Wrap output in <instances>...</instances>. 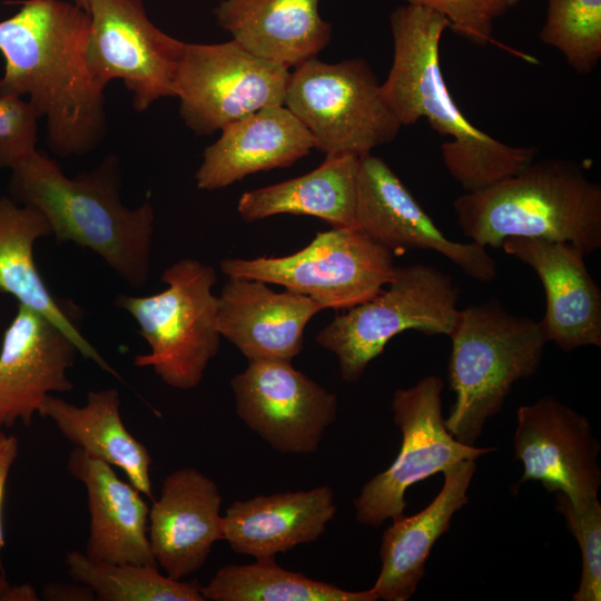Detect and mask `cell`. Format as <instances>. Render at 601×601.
<instances>
[{"label": "cell", "mask_w": 601, "mask_h": 601, "mask_svg": "<svg viewBox=\"0 0 601 601\" xmlns=\"http://www.w3.org/2000/svg\"><path fill=\"white\" fill-rule=\"evenodd\" d=\"M0 21V95L29 97L46 118L47 145L61 158L95 150L107 134L105 88L86 58L90 14L63 0H22Z\"/></svg>", "instance_id": "1"}, {"label": "cell", "mask_w": 601, "mask_h": 601, "mask_svg": "<svg viewBox=\"0 0 601 601\" xmlns=\"http://www.w3.org/2000/svg\"><path fill=\"white\" fill-rule=\"evenodd\" d=\"M390 27L394 55L382 95L402 126L426 118L435 131L452 138L442 144V157L465 193L512 177L535 160L536 147L503 144L474 127L456 106L440 65L441 38L450 28L445 17L406 3L391 12Z\"/></svg>", "instance_id": "2"}, {"label": "cell", "mask_w": 601, "mask_h": 601, "mask_svg": "<svg viewBox=\"0 0 601 601\" xmlns=\"http://www.w3.org/2000/svg\"><path fill=\"white\" fill-rule=\"evenodd\" d=\"M120 178L114 155L70 178L36 149L11 169L9 188L17 203L43 214L58 243L95 252L127 284L140 288L149 275L155 210L149 199L135 209L125 207Z\"/></svg>", "instance_id": "3"}, {"label": "cell", "mask_w": 601, "mask_h": 601, "mask_svg": "<svg viewBox=\"0 0 601 601\" xmlns=\"http://www.w3.org/2000/svg\"><path fill=\"white\" fill-rule=\"evenodd\" d=\"M462 233L484 247L510 237L568 243L587 256L601 248V186L563 159L532 161L519 174L459 196Z\"/></svg>", "instance_id": "4"}, {"label": "cell", "mask_w": 601, "mask_h": 601, "mask_svg": "<svg viewBox=\"0 0 601 601\" xmlns=\"http://www.w3.org/2000/svg\"><path fill=\"white\" fill-rule=\"evenodd\" d=\"M450 338L455 401L444 423L457 441L474 445L513 385L538 371L548 342L540 322L511 314L497 299L460 309Z\"/></svg>", "instance_id": "5"}, {"label": "cell", "mask_w": 601, "mask_h": 601, "mask_svg": "<svg viewBox=\"0 0 601 601\" xmlns=\"http://www.w3.org/2000/svg\"><path fill=\"white\" fill-rule=\"evenodd\" d=\"M161 279L167 288L160 293L119 295L115 304L135 318L139 335L150 347L148 354L137 355L134 364L151 367L173 388L193 390L201 383L220 346L218 297L211 290L216 270L184 258L169 266Z\"/></svg>", "instance_id": "6"}, {"label": "cell", "mask_w": 601, "mask_h": 601, "mask_svg": "<svg viewBox=\"0 0 601 601\" xmlns=\"http://www.w3.org/2000/svg\"><path fill=\"white\" fill-rule=\"evenodd\" d=\"M460 288L446 273L426 264L395 267L390 283L373 298L334 317L316 342L334 353L342 378L361 380L386 344L404 331L450 336L460 309Z\"/></svg>", "instance_id": "7"}, {"label": "cell", "mask_w": 601, "mask_h": 601, "mask_svg": "<svg viewBox=\"0 0 601 601\" xmlns=\"http://www.w3.org/2000/svg\"><path fill=\"white\" fill-rule=\"evenodd\" d=\"M284 106L326 155L362 157L393 141L402 128L362 58L326 63L315 57L296 66Z\"/></svg>", "instance_id": "8"}, {"label": "cell", "mask_w": 601, "mask_h": 601, "mask_svg": "<svg viewBox=\"0 0 601 601\" xmlns=\"http://www.w3.org/2000/svg\"><path fill=\"white\" fill-rule=\"evenodd\" d=\"M394 255L358 228L317 233L303 249L283 257L225 258L223 273L259 279L305 295L324 309H348L377 295L392 279Z\"/></svg>", "instance_id": "9"}, {"label": "cell", "mask_w": 601, "mask_h": 601, "mask_svg": "<svg viewBox=\"0 0 601 601\" xmlns=\"http://www.w3.org/2000/svg\"><path fill=\"white\" fill-rule=\"evenodd\" d=\"M443 381L428 375L407 388H397L391 402L393 421L402 445L392 464L373 476L354 499L355 519L377 528L404 514L405 492L413 484L443 472L459 462L476 460L496 451L457 441L442 414Z\"/></svg>", "instance_id": "10"}, {"label": "cell", "mask_w": 601, "mask_h": 601, "mask_svg": "<svg viewBox=\"0 0 601 601\" xmlns=\"http://www.w3.org/2000/svg\"><path fill=\"white\" fill-rule=\"evenodd\" d=\"M289 75L235 40L185 42L175 80L179 114L195 134L211 135L262 108L284 105Z\"/></svg>", "instance_id": "11"}, {"label": "cell", "mask_w": 601, "mask_h": 601, "mask_svg": "<svg viewBox=\"0 0 601 601\" xmlns=\"http://www.w3.org/2000/svg\"><path fill=\"white\" fill-rule=\"evenodd\" d=\"M87 66L106 88L121 79L136 111L175 97V80L185 42L157 28L141 0H89Z\"/></svg>", "instance_id": "12"}, {"label": "cell", "mask_w": 601, "mask_h": 601, "mask_svg": "<svg viewBox=\"0 0 601 601\" xmlns=\"http://www.w3.org/2000/svg\"><path fill=\"white\" fill-rule=\"evenodd\" d=\"M230 386L236 414L272 449L284 454L317 451L336 420L335 394L285 361H253Z\"/></svg>", "instance_id": "13"}, {"label": "cell", "mask_w": 601, "mask_h": 601, "mask_svg": "<svg viewBox=\"0 0 601 601\" xmlns=\"http://www.w3.org/2000/svg\"><path fill=\"white\" fill-rule=\"evenodd\" d=\"M513 449L523 464L516 491L526 481H538L548 492L563 494L575 509L598 497L600 442L590 420L555 397L518 408Z\"/></svg>", "instance_id": "14"}, {"label": "cell", "mask_w": 601, "mask_h": 601, "mask_svg": "<svg viewBox=\"0 0 601 601\" xmlns=\"http://www.w3.org/2000/svg\"><path fill=\"white\" fill-rule=\"evenodd\" d=\"M356 225L394 256L428 249L479 282L490 283L497 276L496 262L486 247L449 239L392 168L372 154L358 158Z\"/></svg>", "instance_id": "15"}, {"label": "cell", "mask_w": 601, "mask_h": 601, "mask_svg": "<svg viewBox=\"0 0 601 601\" xmlns=\"http://www.w3.org/2000/svg\"><path fill=\"white\" fill-rule=\"evenodd\" d=\"M78 353L52 322L18 304L0 347L1 426L30 425L49 395L72 391L68 371Z\"/></svg>", "instance_id": "16"}, {"label": "cell", "mask_w": 601, "mask_h": 601, "mask_svg": "<svg viewBox=\"0 0 601 601\" xmlns=\"http://www.w3.org/2000/svg\"><path fill=\"white\" fill-rule=\"evenodd\" d=\"M223 499L215 481L195 467L170 472L148 514L154 559L175 580L199 571L224 540Z\"/></svg>", "instance_id": "17"}, {"label": "cell", "mask_w": 601, "mask_h": 601, "mask_svg": "<svg viewBox=\"0 0 601 601\" xmlns=\"http://www.w3.org/2000/svg\"><path fill=\"white\" fill-rule=\"evenodd\" d=\"M501 248L530 266L546 297L540 322L546 342L564 352L601 346V289L590 275L582 250L568 243L510 237Z\"/></svg>", "instance_id": "18"}, {"label": "cell", "mask_w": 601, "mask_h": 601, "mask_svg": "<svg viewBox=\"0 0 601 601\" xmlns=\"http://www.w3.org/2000/svg\"><path fill=\"white\" fill-rule=\"evenodd\" d=\"M323 309L308 296L228 276L218 297L217 329L248 362H292L303 348L307 323Z\"/></svg>", "instance_id": "19"}, {"label": "cell", "mask_w": 601, "mask_h": 601, "mask_svg": "<svg viewBox=\"0 0 601 601\" xmlns=\"http://www.w3.org/2000/svg\"><path fill=\"white\" fill-rule=\"evenodd\" d=\"M207 146L195 174L201 190H217L252 174L293 165L308 155L314 140L284 105L262 108L224 127Z\"/></svg>", "instance_id": "20"}, {"label": "cell", "mask_w": 601, "mask_h": 601, "mask_svg": "<svg viewBox=\"0 0 601 601\" xmlns=\"http://www.w3.org/2000/svg\"><path fill=\"white\" fill-rule=\"evenodd\" d=\"M69 473L86 489L90 514L86 555L98 562L158 566L148 539L149 506L112 466L75 447Z\"/></svg>", "instance_id": "21"}, {"label": "cell", "mask_w": 601, "mask_h": 601, "mask_svg": "<svg viewBox=\"0 0 601 601\" xmlns=\"http://www.w3.org/2000/svg\"><path fill=\"white\" fill-rule=\"evenodd\" d=\"M335 513L334 492L328 485L257 495L227 508L224 540L235 553L275 558L316 541Z\"/></svg>", "instance_id": "22"}, {"label": "cell", "mask_w": 601, "mask_h": 601, "mask_svg": "<svg viewBox=\"0 0 601 601\" xmlns=\"http://www.w3.org/2000/svg\"><path fill=\"white\" fill-rule=\"evenodd\" d=\"M476 470L465 460L443 471L439 494L418 513L393 519L381 540V571L372 587L385 601H406L415 593L433 545L451 525L454 514L467 503V490Z\"/></svg>", "instance_id": "23"}, {"label": "cell", "mask_w": 601, "mask_h": 601, "mask_svg": "<svg viewBox=\"0 0 601 601\" xmlns=\"http://www.w3.org/2000/svg\"><path fill=\"white\" fill-rule=\"evenodd\" d=\"M321 0H221L219 27L252 55L295 68L328 45L332 26L319 14Z\"/></svg>", "instance_id": "24"}, {"label": "cell", "mask_w": 601, "mask_h": 601, "mask_svg": "<svg viewBox=\"0 0 601 601\" xmlns=\"http://www.w3.org/2000/svg\"><path fill=\"white\" fill-rule=\"evenodd\" d=\"M50 235L49 223L40 210L0 196V293L47 317L75 343L79 354L119 377L82 335L73 316L51 295L37 269L35 243Z\"/></svg>", "instance_id": "25"}, {"label": "cell", "mask_w": 601, "mask_h": 601, "mask_svg": "<svg viewBox=\"0 0 601 601\" xmlns=\"http://www.w3.org/2000/svg\"><path fill=\"white\" fill-rule=\"evenodd\" d=\"M120 404L116 388L89 392L81 406L51 394L40 415L49 418L75 447L121 470L138 491L154 500L150 453L126 427Z\"/></svg>", "instance_id": "26"}, {"label": "cell", "mask_w": 601, "mask_h": 601, "mask_svg": "<svg viewBox=\"0 0 601 601\" xmlns=\"http://www.w3.org/2000/svg\"><path fill=\"white\" fill-rule=\"evenodd\" d=\"M358 158L326 155L311 173L244 193L237 211L245 221L292 214L314 216L336 228H357Z\"/></svg>", "instance_id": "27"}, {"label": "cell", "mask_w": 601, "mask_h": 601, "mask_svg": "<svg viewBox=\"0 0 601 601\" xmlns=\"http://www.w3.org/2000/svg\"><path fill=\"white\" fill-rule=\"evenodd\" d=\"M248 564H227L200 592L210 601H376L373 588L348 591L279 566L275 558Z\"/></svg>", "instance_id": "28"}, {"label": "cell", "mask_w": 601, "mask_h": 601, "mask_svg": "<svg viewBox=\"0 0 601 601\" xmlns=\"http://www.w3.org/2000/svg\"><path fill=\"white\" fill-rule=\"evenodd\" d=\"M66 565L99 601H205L196 580L171 579L155 565L98 562L80 551L68 552Z\"/></svg>", "instance_id": "29"}, {"label": "cell", "mask_w": 601, "mask_h": 601, "mask_svg": "<svg viewBox=\"0 0 601 601\" xmlns=\"http://www.w3.org/2000/svg\"><path fill=\"white\" fill-rule=\"evenodd\" d=\"M540 38L577 72H591L601 58V0H548Z\"/></svg>", "instance_id": "30"}, {"label": "cell", "mask_w": 601, "mask_h": 601, "mask_svg": "<svg viewBox=\"0 0 601 601\" xmlns=\"http://www.w3.org/2000/svg\"><path fill=\"white\" fill-rule=\"evenodd\" d=\"M556 510L564 515L582 559V573L573 601L601 600V504L599 497L583 508H573L561 493H554Z\"/></svg>", "instance_id": "31"}, {"label": "cell", "mask_w": 601, "mask_h": 601, "mask_svg": "<svg viewBox=\"0 0 601 601\" xmlns=\"http://www.w3.org/2000/svg\"><path fill=\"white\" fill-rule=\"evenodd\" d=\"M430 8L450 22V29L477 46L493 42L494 20L513 7L511 0H403Z\"/></svg>", "instance_id": "32"}, {"label": "cell", "mask_w": 601, "mask_h": 601, "mask_svg": "<svg viewBox=\"0 0 601 601\" xmlns=\"http://www.w3.org/2000/svg\"><path fill=\"white\" fill-rule=\"evenodd\" d=\"M38 119L28 100L0 95V170L14 168L37 149Z\"/></svg>", "instance_id": "33"}, {"label": "cell", "mask_w": 601, "mask_h": 601, "mask_svg": "<svg viewBox=\"0 0 601 601\" xmlns=\"http://www.w3.org/2000/svg\"><path fill=\"white\" fill-rule=\"evenodd\" d=\"M18 439L13 434H7L0 431V572H3L2 551L6 545L2 506L4 501L8 476L18 456Z\"/></svg>", "instance_id": "34"}, {"label": "cell", "mask_w": 601, "mask_h": 601, "mask_svg": "<svg viewBox=\"0 0 601 601\" xmlns=\"http://www.w3.org/2000/svg\"><path fill=\"white\" fill-rule=\"evenodd\" d=\"M43 599L50 601H92L93 592L83 583H50L43 589Z\"/></svg>", "instance_id": "35"}, {"label": "cell", "mask_w": 601, "mask_h": 601, "mask_svg": "<svg viewBox=\"0 0 601 601\" xmlns=\"http://www.w3.org/2000/svg\"><path fill=\"white\" fill-rule=\"evenodd\" d=\"M39 597L35 588L29 583L11 584L0 573V601H38Z\"/></svg>", "instance_id": "36"}, {"label": "cell", "mask_w": 601, "mask_h": 601, "mask_svg": "<svg viewBox=\"0 0 601 601\" xmlns=\"http://www.w3.org/2000/svg\"><path fill=\"white\" fill-rule=\"evenodd\" d=\"M73 3L89 12V0H73Z\"/></svg>", "instance_id": "37"}, {"label": "cell", "mask_w": 601, "mask_h": 601, "mask_svg": "<svg viewBox=\"0 0 601 601\" xmlns=\"http://www.w3.org/2000/svg\"><path fill=\"white\" fill-rule=\"evenodd\" d=\"M511 1H512V4L515 6V4H518V2H519L520 0H511Z\"/></svg>", "instance_id": "38"}, {"label": "cell", "mask_w": 601, "mask_h": 601, "mask_svg": "<svg viewBox=\"0 0 601 601\" xmlns=\"http://www.w3.org/2000/svg\"><path fill=\"white\" fill-rule=\"evenodd\" d=\"M0 427H1V424H0Z\"/></svg>", "instance_id": "39"}]
</instances>
